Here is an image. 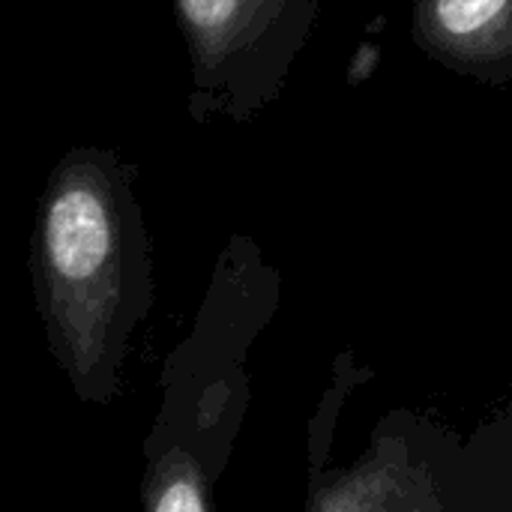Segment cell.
Wrapping results in <instances>:
<instances>
[{"instance_id": "6da1fadb", "label": "cell", "mask_w": 512, "mask_h": 512, "mask_svg": "<svg viewBox=\"0 0 512 512\" xmlns=\"http://www.w3.org/2000/svg\"><path fill=\"white\" fill-rule=\"evenodd\" d=\"M138 168L114 147L75 144L45 177L30 234L45 351L87 408L123 396L135 333L153 306V252Z\"/></svg>"}, {"instance_id": "7a4b0ae2", "label": "cell", "mask_w": 512, "mask_h": 512, "mask_svg": "<svg viewBox=\"0 0 512 512\" xmlns=\"http://www.w3.org/2000/svg\"><path fill=\"white\" fill-rule=\"evenodd\" d=\"M249 0H174L195 63V111L213 99V90L228 84L234 42L243 33Z\"/></svg>"}, {"instance_id": "3957f363", "label": "cell", "mask_w": 512, "mask_h": 512, "mask_svg": "<svg viewBox=\"0 0 512 512\" xmlns=\"http://www.w3.org/2000/svg\"><path fill=\"white\" fill-rule=\"evenodd\" d=\"M141 512H216L210 474L180 450L144 456Z\"/></svg>"}, {"instance_id": "277c9868", "label": "cell", "mask_w": 512, "mask_h": 512, "mask_svg": "<svg viewBox=\"0 0 512 512\" xmlns=\"http://www.w3.org/2000/svg\"><path fill=\"white\" fill-rule=\"evenodd\" d=\"M387 477V471H357L342 480V486L327 495L315 512H423L408 489L396 480L390 486Z\"/></svg>"}, {"instance_id": "5b68a950", "label": "cell", "mask_w": 512, "mask_h": 512, "mask_svg": "<svg viewBox=\"0 0 512 512\" xmlns=\"http://www.w3.org/2000/svg\"><path fill=\"white\" fill-rule=\"evenodd\" d=\"M507 0H438V18L447 33L453 36H468L489 24Z\"/></svg>"}]
</instances>
